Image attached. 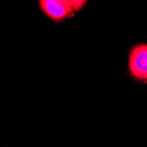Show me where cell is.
Returning <instances> with one entry per match:
<instances>
[{"label":"cell","instance_id":"obj_1","mask_svg":"<svg viewBox=\"0 0 147 147\" xmlns=\"http://www.w3.org/2000/svg\"><path fill=\"white\" fill-rule=\"evenodd\" d=\"M87 1L83 0H42L39 7L53 21L62 22L82 10Z\"/></svg>","mask_w":147,"mask_h":147},{"label":"cell","instance_id":"obj_2","mask_svg":"<svg viewBox=\"0 0 147 147\" xmlns=\"http://www.w3.org/2000/svg\"><path fill=\"white\" fill-rule=\"evenodd\" d=\"M129 71L135 79L147 80V44H138L131 49L129 56Z\"/></svg>","mask_w":147,"mask_h":147}]
</instances>
